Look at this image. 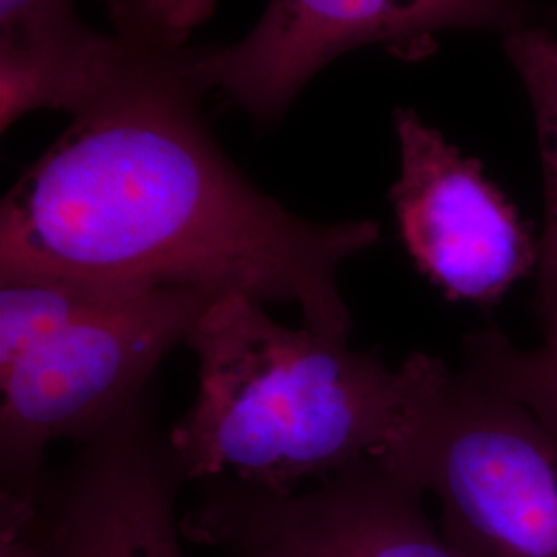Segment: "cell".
Listing matches in <instances>:
<instances>
[{
	"label": "cell",
	"mask_w": 557,
	"mask_h": 557,
	"mask_svg": "<svg viewBox=\"0 0 557 557\" xmlns=\"http://www.w3.org/2000/svg\"><path fill=\"white\" fill-rule=\"evenodd\" d=\"M537 0H269L252 32L230 46H200L199 71L259 124H273L338 57L379 46L407 62L436 50L446 32L508 34L547 25Z\"/></svg>",
	"instance_id": "5b68a950"
},
{
	"label": "cell",
	"mask_w": 557,
	"mask_h": 557,
	"mask_svg": "<svg viewBox=\"0 0 557 557\" xmlns=\"http://www.w3.org/2000/svg\"><path fill=\"white\" fill-rule=\"evenodd\" d=\"M504 52L522 81L537 124L545 182V225L539 239L537 306L547 347H557V34L533 25L504 38Z\"/></svg>",
	"instance_id": "30bf717a"
},
{
	"label": "cell",
	"mask_w": 557,
	"mask_h": 557,
	"mask_svg": "<svg viewBox=\"0 0 557 557\" xmlns=\"http://www.w3.org/2000/svg\"><path fill=\"white\" fill-rule=\"evenodd\" d=\"M75 0H0V128L25 114H71L110 50Z\"/></svg>",
	"instance_id": "9c48e42d"
},
{
	"label": "cell",
	"mask_w": 557,
	"mask_h": 557,
	"mask_svg": "<svg viewBox=\"0 0 557 557\" xmlns=\"http://www.w3.org/2000/svg\"><path fill=\"white\" fill-rule=\"evenodd\" d=\"M400 172L388 199L419 273L453 301H498L537 267L539 244L483 165L395 108Z\"/></svg>",
	"instance_id": "52a82bcc"
},
{
	"label": "cell",
	"mask_w": 557,
	"mask_h": 557,
	"mask_svg": "<svg viewBox=\"0 0 557 557\" xmlns=\"http://www.w3.org/2000/svg\"><path fill=\"white\" fill-rule=\"evenodd\" d=\"M460 370L557 430V347L520 349L498 329H483L465 338Z\"/></svg>",
	"instance_id": "8fae6325"
},
{
	"label": "cell",
	"mask_w": 557,
	"mask_h": 557,
	"mask_svg": "<svg viewBox=\"0 0 557 557\" xmlns=\"http://www.w3.org/2000/svg\"><path fill=\"white\" fill-rule=\"evenodd\" d=\"M184 483L153 384L48 473L46 557H184L176 512Z\"/></svg>",
	"instance_id": "ba28073f"
},
{
	"label": "cell",
	"mask_w": 557,
	"mask_h": 557,
	"mask_svg": "<svg viewBox=\"0 0 557 557\" xmlns=\"http://www.w3.org/2000/svg\"><path fill=\"white\" fill-rule=\"evenodd\" d=\"M225 296L200 287L0 277V490L48 478L46 450L98 434Z\"/></svg>",
	"instance_id": "3957f363"
},
{
	"label": "cell",
	"mask_w": 557,
	"mask_h": 557,
	"mask_svg": "<svg viewBox=\"0 0 557 557\" xmlns=\"http://www.w3.org/2000/svg\"><path fill=\"white\" fill-rule=\"evenodd\" d=\"M112 44L71 124L0 205V277L200 287L298 306L349 338L341 267L380 223L299 218L225 156L193 32L215 0H106Z\"/></svg>",
	"instance_id": "6da1fadb"
},
{
	"label": "cell",
	"mask_w": 557,
	"mask_h": 557,
	"mask_svg": "<svg viewBox=\"0 0 557 557\" xmlns=\"http://www.w3.org/2000/svg\"><path fill=\"white\" fill-rule=\"evenodd\" d=\"M425 498L386 458L358 460L306 492L211 479L182 535L221 557H460Z\"/></svg>",
	"instance_id": "8992f818"
},
{
	"label": "cell",
	"mask_w": 557,
	"mask_h": 557,
	"mask_svg": "<svg viewBox=\"0 0 557 557\" xmlns=\"http://www.w3.org/2000/svg\"><path fill=\"white\" fill-rule=\"evenodd\" d=\"M44 485L0 490V557H46Z\"/></svg>",
	"instance_id": "7c38bea8"
},
{
	"label": "cell",
	"mask_w": 557,
	"mask_h": 557,
	"mask_svg": "<svg viewBox=\"0 0 557 557\" xmlns=\"http://www.w3.org/2000/svg\"><path fill=\"white\" fill-rule=\"evenodd\" d=\"M184 345L199 361V395L168 438L197 483L296 492L386 457L418 388L419 351L391 368L349 338L283 326L242 294L215 299Z\"/></svg>",
	"instance_id": "7a4b0ae2"
},
{
	"label": "cell",
	"mask_w": 557,
	"mask_h": 557,
	"mask_svg": "<svg viewBox=\"0 0 557 557\" xmlns=\"http://www.w3.org/2000/svg\"><path fill=\"white\" fill-rule=\"evenodd\" d=\"M386 458L436 498L460 557H557V430L419 351L409 416Z\"/></svg>",
	"instance_id": "277c9868"
}]
</instances>
